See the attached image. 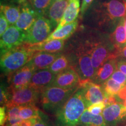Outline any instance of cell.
<instances>
[{
	"instance_id": "1",
	"label": "cell",
	"mask_w": 126,
	"mask_h": 126,
	"mask_svg": "<svg viewBox=\"0 0 126 126\" xmlns=\"http://www.w3.org/2000/svg\"><path fill=\"white\" fill-rule=\"evenodd\" d=\"M85 15L88 21L100 28L116 27L126 18V5L120 0H94Z\"/></svg>"
},
{
	"instance_id": "9",
	"label": "cell",
	"mask_w": 126,
	"mask_h": 126,
	"mask_svg": "<svg viewBox=\"0 0 126 126\" xmlns=\"http://www.w3.org/2000/svg\"><path fill=\"white\" fill-rule=\"evenodd\" d=\"M37 70L33 67L26 64L8 77L10 89H19L29 86L33 75Z\"/></svg>"
},
{
	"instance_id": "44",
	"label": "cell",
	"mask_w": 126,
	"mask_h": 126,
	"mask_svg": "<svg viewBox=\"0 0 126 126\" xmlns=\"http://www.w3.org/2000/svg\"><path fill=\"white\" fill-rule=\"evenodd\" d=\"M123 1H124V3H125V4H126V0H123Z\"/></svg>"
},
{
	"instance_id": "36",
	"label": "cell",
	"mask_w": 126,
	"mask_h": 126,
	"mask_svg": "<svg viewBox=\"0 0 126 126\" xmlns=\"http://www.w3.org/2000/svg\"><path fill=\"white\" fill-rule=\"evenodd\" d=\"M118 97L123 100V103L126 108V85L123 86L117 94Z\"/></svg>"
},
{
	"instance_id": "29",
	"label": "cell",
	"mask_w": 126,
	"mask_h": 126,
	"mask_svg": "<svg viewBox=\"0 0 126 126\" xmlns=\"http://www.w3.org/2000/svg\"><path fill=\"white\" fill-rule=\"evenodd\" d=\"M106 107L105 102H99L97 103H93L88 106L87 109L89 112L94 115H99L102 114L103 110Z\"/></svg>"
},
{
	"instance_id": "41",
	"label": "cell",
	"mask_w": 126,
	"mask_h": 126,
	"mask_svg": "<svg viewBox=\"0 0 126 126\" xmlns=\"http://www.w3.org/2000/svg\"><path fill=\"white\" fill-rule=\"evenodd\" d=\"M5 126H20L19 124L16 123V124H9L8 123H6Z\"/></svg>"
},
{
	"instance_id": "2",
	"label": "cell",
	"mask_w": 126,
	"mask_h": 126,
	"mask_svg": "<svg viewBox=\"0 0 126 126\" xmlns=\"http://www.w3.org/2000/svg\"><path fill=\"white\" fill-rule=\"evenodd\" d=\"M69 44L67 54L70 58L71 66L78 72L82 82L93 81L96 70L93 67L89 46L83 32Z\"/></svg>"
},
{
	"instance_id": "28",
	"label": "cell",
	"mask_w": 126,
	"mask_h": 126,
	"mask_svg": "<svg viewBox=\"0 0 126 126\" xmlns=\"http://www.w3.org/2000/svg\"><path fill=\"white\" fill-rule=\"evenodd\" d=\"M22 119L19 116V106H14L7 108V123L14 124L20 123Z\"/></svg>"
},
{
	"instance_id": "42",
	"label": "cell",
	"mask_w": 126,
	"mask_h": 126,
	"mask_svg": "<svg viewBox=\"0 0 126 126\" xmlns=\"http://www.w3.org/2000/svg\"><path fill=\"white\" fill-rule=\"evenodd\" d=\"M124 27H125V29L126 31V18H125V19H124Z\"/></svg>"
},
{
	"instance_id": "19",
	"label": "cell",
	"mask_w": 126,
	"mask_h": 126,
	"mask_svg": "<svg viewBox=\"0 0 126 126\" xmlns=\"http://www.w3.org/2000/svg\"><path fill=\"white\" fill-rule=\"evenodd\" d=\"M80 8L79 0H70L67 9L60 22L54 30L60 29L66 25L69 24L77 20L79 14Z\"/></svg>"
},
{
	"instance_id": "13",
	"label": "cell",
	"mask_w": 126,
	"mask_h": 126,
	"mask_svg": "<svg viewBox=\"0 0 126 126\" xmlns=\"http://www.w3.org/2000/svg\"><path fill=\"white\" fill-rule=\"evenodd\" d=\"M81 83V78L78 72L72 66L56 75L52 85L63 88L78 87Z\"/></svg>"
},
{
	"instance_id": "32",
	"label": "cell",
	"mask_w": 126,
	"mask_h": 126,
	"mask_svg": "<svg viewBox=\"0 0 126 126\" xmlns=\"http://www.w3.org/2000/svg\"><path fill=\"white\" fill-rule=\"evenodd\" d=\"M9 23L2 12L0 14V35L2 36V34L7 31L9 28Z\"/></svg>"
},
{
	"instance_id": "46",
	"label": "cell",
	"mask_w": 126,
	"mask_h": 126,
	"mask_svg": "<svg viewBox=\"0 0 126 126\" xmlns=\"http://www.w3.org/2000/svg\"></svg>"
},
{
	"instance_id": "31",
	"label": "cell",
	"mask_w": 126,
	"mask_h": 126,
	"mask_svg": "<svg viewBox=\"0 0 126 126\" xmlns=\"http://www.w3.org/2000/svg\"><path fill=\"white\" fill-rule=\"evenodd\" d=\"M110 78L122 85V86H124L126 85V75L117 69L115 71Z\"/></svg>"
},
{
	"instance_id": "21",
	"label": "cell",
	"mask_w": 126,
	"mask_h": 126,
	"mask_svg": "<svg viewBox=\"0 0 126 126\" xmlns=\"http://www.w3.org/2000/svg\"><path fill=\"white\" fill-rule=\"evenodd\" d=\"M78 26V20H77L74 22H72L69 24L66 25L60 29L54 30L53 32L50 34L48 37L44 42H47L54 39H59V40H64L70 38L77 31Z\"/></svg>"
},
{
	"instance_id": "26",
	"label": "cell",
	"mask_w": 126,
	"mask_h": 126,
	"mask_svg": "<svg viewBox=\"0 0 126 126\" xmlns=\"http://www.w3.org/2000/svg\"><path fill=\"white\" fill-rule=\"evenodd\" d=\"M122 85L120 84L111 78H109L103 83L102 87L106 95L110 96H115L117 95L118 93L123 88Z\"/></svg>"
},
{
	"instance_id": "24",
	"label": "cell",
	"mask_w": 126,
	"mask_h": 126,
	"mask_svg": "<svg viewBox=\"0 0 126 126\" xmlns=\"http://www.w3.org/2000/svg\"><path fill=\"white\" fill-rule=\"evenodd\" d=\"M71 66V63L69 57L67 54L61 53L60 55L53 61L48 69L53 73L57 75Z\"/></svg>"
},
{
	"instance_id": "40",
	"label": "cell",
	"mask_w": 126,
	"mask_h": 126,
	"mask_svg": "<svg viewBox=\"0 0 126 126\" xmlns=\"http://www.w3.org/2000/svg\"><path fill=\"white\" fill-rule=\"evenodd\" d=\"M119 57L126 59V46L118 51V57Z\"/></svg>"
},
{
	"instance_id": "27",
	"label": "cell",
	"mask_w": 126,
	"mask_h": 126,
	"mask_svg": "<svg viewBox=\"0 0 126 126\" xmlns=\"http://www.w3.org/2000/svg\"><path fill=\"white\" fill-rule=\"evenodd\" d=\"M31 6L39 16H45L52 0H29Z\"/></svg>"
},
{
	"instance_id": "12",
	"label": "cell",
	"mask_w": 126,
	"mask_h": 126,
	"mask_svg": "<svg viewBox=\"0 0 126 126\" xmlns=\"http://www.w3.org/2000/svg\"><path fill=\"white\" fill-rule=\"evenodd\" d=\"M80 86L83 88L85 99L88 106L93 103L104 101L106 99V94L100 84L88 81L82 82L80 83Z\"/></svg>"
},
{
	"instance_id": "17",
	"label": "cell",
	"mask_w": 126,
	"mask_h": 126,
	"mask_svg": "<svg viewBox=\"0 0 126 126\" xmlns=\"http://www.w3.org/2000/svg\"><path fill=\"white\" fill-rule=\"evenodd\" d=\"M117 62L116 59H110L104 63L97 69L92 81L98 84H103L117 70Z\"/></svg>"
},
{
	"instance_id": "25",
	"label": "cell",
	"mask_w": 126,
	"mask_h": 126,
	"mask_svg": "<svg viewBox=\"0 0 126 126\" xmlns=\"http://www.w3.org/2000/svg\"><path fill=\"white\" fill-rule=\"evenodd\" d=\"M43 113L35 106V105H27L19 106V116L22 120L38 119Z\"/></svg>"
},
{
	"instance_id": "20",
	"label": "cell",
	"mask_w": 126,
	"mask_h": 126,
	"mask_svg": "<svg viewBox=\"0 0 126 126\" xmlns=\"http://www.w3.org/2000/svg\"><path fill=\"white\" fill-rule=\"evenodd\" d=\"M124 19H123L118 23L114 31L109 35L110 40L118 51L126 46V31L124 27Z\"/></svg>"
},
{
	"instance_id": "15",
	"label": "cell",
	"mask_w": 126,
	"mask_h": 126,
	"mask_svg": "<svg viewBox=\"0 0 126 126\" xmlns=\"http://www.w3.org/2000/svg\"><path fill=\"white\" fill-rule=\"evenodd\" d=\"M70 0L53 1L46 12L45 16L50 20L53 28L56 29L63 17Z\"/></svg>"
},
{
	"instance_id": "45",
	"label": "cell",
	"mask_w": 126,
	"mask_h": 126,
	"mask_svg": "<svg viewBox=\"0 0 126 126\" xmlns=\"http://www.w3.org/2000/svg\"><path fill=\"white\" fill-rule=\"evenodd\" d=\"M56 1V0H52V2H53V1Z\"/></svg>"
},
{
	"instance_id": "35",
	"label": "cell",
	"mask_w": 126,
	"mask_h": 126,
	"mask_svg": "<svg viewBox=\"0 0 126 126\" xmlns=\"http://www.w3.org/2000/svg\"><path fill=\"white\" fill-rule=\"evenodd\" d=\"M33 126H51L50 124L48 123V121L46 118H45V115L43 113L42 116L38 119H37L36 122L34 123Z\"/></svg>"
},
{
	"instance_id": "16",
	"label": "cell",
	"mask_w": 126,
	"mask_h": 126,
	"mask_svg": "<svg viewBox=\"0 0 126 126\" xmlns=\"http://www.w3.org/2000/svg\"><path fill=\"white\" fill-rule=\"evenodd\" d=\"M60 54V53H51L44 51H36L28 64L33 67L37 70L47 69Z\"/></svg>"
},
{
	"instance_id": "39",
	"label": "cell",
	"mask_w": 126,
	"mask_h": 126,
	"mask_svg": "<svg viewBox=\"0 0 126 126\" xmlns=\"http://www.w3.org/2000/svg\"><path fill=\"white\" fill-rule=\"evenodd\" d=\"M20 0H1V5L20 4Z\"/></svg>"
},
{
	"instance_id": "11",
	"label": "cell",
	"mask_w": 126,
	"mask_h": 126,
	"mask_svg": "<svg viewBox=\"0 0 126 126\" xmlns=\"http://www.w3.org/2000/svg\"><path fill=\"white\" fill-rule=\"evenodd\" d=\"M20 14L15 26L24 32L28 31L39 16L30 4L29 0L23 1L20 4Z\"/></svg>"
},
{
	"instance_id": "7",
	"label": "cell",
	"mask_w": 126,
	"mask_h": 126,
	"mask_svg": "<svg viewBox=\"0 0 126 126\" xmlns=\"http://www.w3.org/2000/svg\"><path fill=\"white\" fill-rule=\"evenodd\" d=\"M7 108L27 105H35L40 100V91L27 86L19 89H10Z\"/></svg>"
},
{
	"instance_id": "30",
	"label": "cell",
	"mask_w": 126,
	"mask_h": 126,
	"mask_svg": "<svg viewBox=\"0 0 126 126\" xmlns=\"http://www.w3.org/2000/svg\"><path fill=\"white\" fill-rule=\"evenodd\" d=\"M1 97H0V103L1 106H6L9 98V88L5 87L4 84H1Z\"/></svg>"
},
{
	"instance_id": "5",
	"label": "cell",
	"mask_w": 126,
	"mask_h": 126,
	"mask_svg": "<svg viewBox=\"0 0 126 126\" xmlns=\"http://www.w3.org/2000/svg\"><path fill=\"white\" fill-rule=\"evenodd\" d=\"M78 87L63 88L51 85L45 88L40 92V96L43 109L48 112L56 113Z\"/></svg>"
},
{
	"instance_id": "33",
	"label": "cell",
	"mask_w": 126,
	"mask_h": 126,
	"mask_svg": "<svg viewBox=\"0 0 126 126\" xmlns=\"http://www.w3.org/2000/svg\"><path fill=\"white\" fill-rule=\"evenodd\" d=\"M7 122V108L6 106L0 108V125L4 126Z\"/></svg>"
},
{
	"instance_id": "14",
	"label": "cell",
	"mask_w": 126,
	"mask_h": 126,
	"mask_svg": "<svg viewBox=\"0 0 126 126\" xmlns=\"http://www.w3.org/2000/svg\"><path fill=\"white\" fill-rule=\"evenodd\" d=\"M56 76V74L50 71L48 68L36 70L28 86L41 92L45 88L52 85Z\"/></svg>"
},
{
	"instance_id": "37",
	"label": "cell",
	"mask_w": 126,
	"mask_h": 126,
	"mask_svg": "<svg viewBox=\"0 0 126 126\" xmlns=\"http://www.w3.org/2000/svg\"><path fill=\"white\" fill-rule=\"evenodd\" d=\"M36 120H37V119L22 120L21 122L19 123V124L20 126H33Z\"/></svg>"
},
{
	"instance_id": "3",
	"label": "cell",
	"mask_w": 126,
	"mask_h": 126,
	"mask_svg": "<svg viewBox=\"0 0 126 126\" xmlns=\"http://www.w3.org/2000/svg\"><path fill=\"white\" fill-rule=\"evenodd\" d=\"M83 88L81 86L55 113L57 126H77L82 115L87 109Z\"/></svg>"
},
{
	"instance_id": "34",
	"label": "cell",
	"mask_w": 126,
	"mask_h": 126,
	"mask_svg": "<svg viewBox=\"0 0 126 126\" xmlns=\"http://www.w3.org/2000/svg\"><path fill=\"white\" fill-rule=\"evenodd\" d=\"M94 0H82V2L81 11H80V17L82 18L85 13L86 11L88 8L91 5V4L94 2Z\"/></svg>"
},
{
	"instance_id": "10",
	"label": "cell",
	"mask_w": 126,
	"mask_h": 126,
	"mask_svg": "<svg viewBox=\"0 0 126 126\" xmlns=\"http://www.w3.org/2000/svg\"><path fill=\"white\" fill-rule=\"evenodd\" d=\"M108 126H116L126 118V108L123 103L117 101L108 103L102 112Z\"/></svg>"
},
{
	"instance_id": "8",
	"label": "cell",
	"mask_w": 126,
	"mask_h": 126,
	"mask_svg": "<svg viewBox=\"0 0 126 126\" xmlns=\"http://www.w3.org/2000/svg\"><path fill=\"white\" fill-rule=\"evenodd\" d=\"M26 32L19 29L15 25L9 26L0 40L1 55L25 43Z\"/></svg>"
},
{
	"instance_id": "18",
	"label": "cell",
	"mask_w": 126,
	"mask_h": 126,
	"mask_svg": "<svg viewBox=\"0 0 126 126\" xmlns=\"http://www.w3.org/2000/svg\"><path fill=\"white\" fill-rule=\"evenodd\" d=\"M30 49L34 51H44L51 53H59L65 47L64 40L54 39L47 42H43L36 44H29Z\"/></svg>"
},
{
	"instance_id": "38",
	"label": "cell",
	"mask_w": 126,
	"mask_h": 126,
	"mask_svg": "<svg viewBox=\"0 0 126 126\" xmlns=\"http://www.w3.org/2000/svg\"><path fill=\"white\" fill-rule=\"evenodd\" d=\"M117 69L126 75V61H117Z\"/></svg>"
},
{
	"instance_id": "43",
	"label": "cell",
	"mask_w": 126,
	"mask_h": 126,
	"mask_svg": "<svg viewBox=\"0 0 126 126\" xmlns=\"http://www.w3.org/2000/svg\"><path fill=\"white\" fill-rule=\"evenodd\" d=\"M26 1V0H20V3H21L22 2H23V1Z\"/></svg>"
},
{
	"instance_id": "6",
	"label": "cell",
	"mask_w": 126,
	"mask_h": 126,
	"mask_svg": "<svg viewBox=\"0 0 126 126\" xmlns=\"http://www.w3.org/2000/svg\"><path fill=\"white\" fill-rule=\"evenodd\" d=\"M53 29L54 28L48 18L45 16H39L26 32L25 43L33 45L44 42L51 33Z\"/></svg>"
},
{
	"instance_id": "4",
	"label": "cell",
	"mask_w": 126,
	"mask_h": 126,
	"mask_svg": "<svg viewBox=\"0 0 126 126\" xmlns=\"http://www.w3.org/2000/svg\"><path fill=\"white\" fill-rule=\"evenodd\" d=\"M36 51L30 49L28 43L15 47L1 55V72L8 76L28 64Z\"/></svg>"
},
{
	"instance_id": "23",
	"label": "cell",
	"mask_w": 126,
	"mask_h": 126,
	"mask_svg": "<svg viewBox=\"0 0 126 126\" xmlns=\"http://www.w3.org/2000/svg\"><path fill=\"white\" fill-rule=\"evenodd\" d=\"M1 12L7 18L9 25H15L20 14V4L1 5Z\"/></svg>"
},
{
	"instance_id": "22",
	"label": "cell",
	"mask_w": 126,
	"mask_h": 126,
	"mask_svg": "<svg viewBox=\"0 0 126 126\" xmlns=\"http://www.w3.org/2000/svg\"><path fill=\"white\" fill-rule=\"evenodd\" d=\"M80 126H108L102 114L94 115L85 110L80 119Z\"/></svg>"
}]
</instances>
